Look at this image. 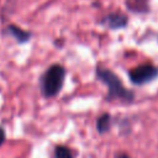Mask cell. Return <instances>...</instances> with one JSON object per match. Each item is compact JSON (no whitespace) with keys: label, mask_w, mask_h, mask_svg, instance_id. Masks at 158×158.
Returning <instances> with one entry per match:
<instances>
[{"label":"cell","mask_w":158,"mask_h":158,"mask_svg":"<svg viewBox=\"0 0 158 158\" xmlns=\"http://www.w3.org/2000/svg\"><path fill=\"white\" fill-rule=\"evenodd\" d=\"M111 127V115L107 112H104L102 115L99 116L96 121V128L100 133H105L110 130Z\"/></svg>","instance_id":"obj_7"},{"label":"cell","mask_w":158,"mask_h":158,"mask_svg":"<svg viewBox=\"0 0 158 158\" xmlns=\"http://www.w3.org/2000/svg\"><path fill=\"white\" fill-rule=\"evenodd\" d=\"M54 157L56 158H73V154L70 149L65 146H58L54 151Z\"/></svg>","instance_id":"obj_8"},{"label":"cell","mask_w":158,"mask_h":158,"mask_svg":"<svg viewBox=\"0 0 158 158\" xmlns=\"http://www.w3.org/2000/svg\"><path fill=\"white\" fill-rule=\"evenodd\" d=\"M65 75L67 70L62 64L54 63L49 65L40 77V89L42 96L46 99L56 98L63 89Z\"/></svg>","instance_id":"obj_2"},{"label":"cell","mask_w":158,"mask_h":158,"mask_svg":"<svg viewBox=\"0 0 158 158\" xmlns=\"http://www.w3.org/2000/svg\"><path fill=\"white\" fill-rule=\"evenodd\" d=\"M2 35L11 37L19 44L27 43L32 38V32H30L27 30H23V28H21L20 26H17L15 23H9L6 27H4Z\"/></svg>","instance_id":"obj_5"},{"label":"cell","mask_w":158,"mask_h":158,"mask_svg":"<svg viewBox=\"0 0 158 158\" xmlns=\"http://www.w3.org/2000/svg\"><path fill=\"white\" fill-rule=\"evenodd\" d=\"M118 158H130V157H128V156H126V154H121Z\"/></svg>","instance_id":"obj_10"},{"label":"cell","mask_w":158,"mask_h":158,"mask_svg":"<svg viewBox=\"0 0 158 158\" xmlns=\"http://www.w3.org/2000/svg\"><path fill=\"white\" fill-rule=\"evenodd\" d=\"M95 77L107 88V93L105 96L106 101H121L125 104L133 102L135 93L123 85L116 73H114L106 67L98 65L95 68Z\"/></svg>","instance_id":"obj_1"},{"label":"cell","mask_w":158,"mask_h":158,"mask_svg":"<svg viewBox=\"0 0 158 158\" xmlns=\"http://www.w3.org/2000/svg\"><path fill=\"white\" fill-rule=\"evenodd\" d=\"M4 141H5V131L0 127V146L4 143Z\"/></svg>","instance_id":"obj_9"},{"label":"cell","mask_w":158,"mask_h":158,"mask_svg":"<svg viewBox=\"0 0 158 158\" xmlns=\"http://www.w3.org/2000/svg\"><path fill=\"white\" fill-rule=\"evenodd\" d=\"M99 23L109 30H122L128 25V16L122 11H112L101 17Z\"/></svg>","instance_id":"obj_4"},{"label":"cell","mask_w":158,"mask_h":158,"mask_svg":"<svg viewBox=\"0 0 158 158\" xmlns=\"http://www.w3.org/2000/svg\"><path fill=\"white\" fill-rule=\"evenodd\" d=\"M125 7L130 12H133L137 15L148 14L151 11L149 0H125Z\"/></svg>","instance_id":"obj_6"},{"label":"cell","mask_w":158,"mask_h":158,"mask_svg":"<svg viewBox=\"0 0 158 158\" xmlns=\"http://www.w3.org/2000/svg\"><path fill=\"white\" fill-rule=\"evenodd\" d=\"M157 78H158V67L153 63H142L128 70V79L136 86L152 83Z\"/></svg>","instance_id":"obj_3"}]
</instances>
